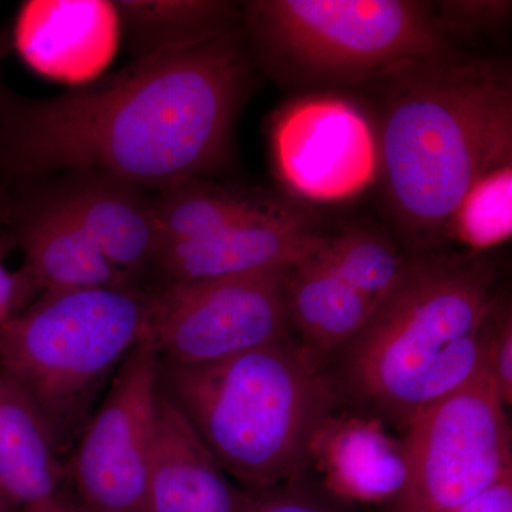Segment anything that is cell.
Here are the masks:
<instances>
[{
    "label": "cell",
    "mask_w": 512,
    "mask_h": 512,
    "mask_svg": "<svg viewBox=\"0 0 512 512\" xmlns=\"http://www.w3.org/2000/svg\"><path fill=\"white\" fill-rule=\"evenodd\" d=\"M484 252L416 254L399 284L340 350V382L377 419L399 427L484 367L495 302Z\"/></svg>",
    "instance_id": "cell-3"
},
{
    "label": "cell",
    "mask_w": 512,
    "mask_h": 512,
    "mask_svg": "<svg viewBox=\"0 0 512 512\" xmlns=\"http://www.w3.org/2000/svg\"><path fill=\"white\" fill-rule=\"evenodd\" d=\"M313 460L330 493L345 500L393 503L406 477L402 444L370 417H329L313 444Z\"/></svg>",
    "instance_id": "cell-15"
},
{
    "label": "cell",
    "mask_w": 512,
    "mask_h": 512,
    "mask_svg": "<svg viewBox=\"0 0 512 512\" xmlns=\"http://www.w3.org/2000/svg\"><path fill=\"white\" fill-rule=\"evenodd\" d=\"M23 512H76V507L64 495L49 501V503L36 505Z\"/></svg>",
    "instance_id": "cell-27"
},
{
    "label": "cell",
    "mask_w": 512,
    "mask_h": 512,
    "mask_svg": "<svg viewBox=\"0 0 512 512\" xmlns=\"http://www.w3.org/2000/svg\"><path fill=\"white\" fill-rule=\"evenodd\" d=\"M376 130L379 177L394 227L417 254L448 239L474 181L512 164V77L460 55L386 77Z\"/></svg>",
    "instance_id": "cell-2"
},
{
    "label": "cell",
    "mask_w": 512,
    "mask_h": 512,
    "mask_svg": "<svg viewBox=\"0 0 512 512\" xmlns=\"http://www.w3.org/2000/svg\"><path fill=\"white\" fill-rule=\"evenodd\" d=\"M512 164L490 168L466 192L450 224V235L471 252H484L510 239Z\"/></svg>",
    "instance_id": "cell-21"
},
{
    "label": "cell",
    "mask_w": 512,
    "mask_h": 512,
    "mask_svg": "<svg viewBox=\"0 0 512 512\" xmlns=\"http://www.w3.org/2000/svg\"><path fill=\"white\" fill-rule=\"evenodd\" d=\"M150 308L144 286L47 292L0 329V373L33 403L60 453L146 336Z\"/></svg>",
    "instance_id": "cell-5"
},
{
    "label": "cell",
    "mask_w": 512,
    "mask_h": 512,
    "mask_svg": "<svg viewBox=\"0 0 512 512\" xmlns=\"http://www.w3.org/2000/svg\"><path fill=\"white\" fill-rule=\"evenodd\" d=\"M76 512H94L92 510H89V508L84 507V505H76Z\"/></svg>",
    "instance_id": "cell-30"
},
{
    "label": "cell",
    "mask_w": 512,
    "mask_h": 512,
    "mask_svg": "<svg viewBox=\"0 0 512 512\" xmlns=\"http://www.w3.org/2000/svg\"><path fill=\"white\" fill-rule=\"evenodd\" d=\"M484 365L505 407L512 403V315L507 302L495 299L485 339Z\"/></svg>",
    "instance_id": "cell-23"
},
{
    "label": "cell",
    "mask_w": 512,
    "mask_h": 512,
    "mask_svg": "<svg viewBox=\"0 0 512 512\" xmlns=\"http://www.w3.org/2000/svg\"><path fill=\"white\" fill-rule=\"evenodd\" d=\"M8 204V202H6ZM13 244L23 251V268L40 295L92 288L143 286L116 268L72 215L49 195L12 208Z\"/></svg>",
    "instance_id": "cell-14"
},
{
    "label": "cell",
    "mask_w": 512,
    "mask_h": 512,
    "mask_svg": "<svg viewBox=\"0 0 512 512\" xmlns=\"http://www.w3.org/2000/svg\"><path fill=\"white\" fill-rule=\"evenodd\" d=\"M20 508L16 507L15 504L10 503L8 498L0 493V512H19Z\"/></svg>",
    "instance_id": "cell-28"
},
{
    "label": "cell",
    "mask_w": 512,
    "mask_h": 512,
    "mask_svg": "<svg viewBox=\"0 0 512 512\" xmlns=\"http://www.w3.org/2000/svg\"><path fill=\"white\" fill-rule=\"evenodd\" d=\"M291 332L313 365L340 352L365 326L375 306L346 284L318 256L292 266L286 285Z\"/></svg>",
    "instance_id": "cell-17"
},
{
    "label": "cell",
    "mask_w": 512,
    "mask_h": 512,
    "mask_svg": "<svg viewBox=\"0 0 512 512\" xmlns=\"http://www.w3.org/2000/svg\"><path fill=\"white\" fill-rule=\"evenodd\" d=\"M160 359L144 336L128 353L73 446L69 474L94 512H144L156 439Z\"/></svg>",
    "instance_id": "cell-9"
},
{
    "label": "cell",
    "mask_w": 512,
    "mask_h": 512,
    "mask_svg": "<svg viewBox=\"0 0 512 512\" xmlns=\"http://www.w3.org/2000/svg\"><path fill=\"white\" fill-rule=\"evenodd\" d=\"M92 238L101 254L138 285L153 275L165 239L153 195L101 171H69L47 192Z\"/></svg>",
    "instance_id": "cell-12"
},
{
    "label": "cell",
    "mask_w": 512,
    "mask_h": 512,
    "mask_svg": "<svg viewBox=\"0 0 512 512\" xmlns=\"http://www.w3.org/2000/svg\"><path fill=\"white\" fill-rule=\"evenodd\" d=\"M316 256L375 308L399 284L409 262L389 237L362 225L325 235Z\"/></svg>",
    "instance_id": "cell-20"
},
{
    "label": "cell",
    "mask_w": 512,
    "mask_h": 512,
    "mask_svg": "<svg viewBox=\"0 0 512 512\" xmlns=\"http://www.w3.org/2000/svg\"><path fill=\"white\" fill-rule=\"evenodd\" d=\"M252 494L232 483L160 384L144 512H242Z\"/></svg>",
    "instance_id": "cell-13"
},
{
    "label": "cell",
    "mask_w": 512,
    "mask_h": 512,
    "mask_svg": "<svg viewBox=\"0 0 512 512\" xmlns=\"http://www.w3.org/2000/svg\"><path fill=\"white\" fill-rule=\"evenodd\" d=\"M158 375L222 470L248 491L301 476L338 399L336 383L293 338L207 365L160 360Z\"/></svg>",
    "instance_id": "cell-4"
},
{
    "label": "cell",
    "mask_w": 512,
    "mask_h": 512,
    "mask_svg": "<svg viewBox=\"0 0 512 512\" xmlns=\"http://www.w3.org/2000/svg\"><path fill=\"white\" fill-rule=\"evenodd\" d=\"M271 148L279 178L306 200H350L379 177L375 128L336 94H311L279 111Z\"/></svg>",
    "instance_id": "cell-10"
},
{
    "label": "cell",
    "mask_w": 512,
    "mask_h": 512,
    "mask_svg": "<svg viewBox=\"0 0 512 512\" xmlns=\"http://www.w3.org/2000/svg\"><path fill=\"white\" fill-rule=\"evenodd\" d=\"M289 481L284 487L254 491L242 512H343L339 505L308 487Z\"/></svg>",
    "instance_id": "cell-24"
},
{
    "label": "cell",
    "mask_w": 512,
    "mask_h": 512,
    "mask_svg": "<svg viewBox=\"0 0 512 512\" xmlns=\"http://www.w3.org/2000/svg\"><path fill=\"white\" fill-rule=\"evenodd\" d=\"M158 225L167 242L207 237L222 229L271 214L286 201L191 178L153 195ZM164 244V245H165Z\"/></svg>",
    "instance_id": "cell-19"
},
{
    "label": "cell",
    "mask_w": 512,
    "mask_h": 512,
    "mask_svg": "<svg viewBox=\"0 0 512 512\" xmlns=\"http://www.w3.org/2000/svg\"><path fill=\"white\" fill-rule=\"evenodd\" d=\"M13 245L9 234L0 235V329L25 311L40 295L26 268L20 266L12 271L6 266L5 256Z\"/></svg>",
    "instance_id": "cell-25"
},
{
    "label": "cell",
    "mask_w": 512,
    "mask_h": 512,
    "mask_svg": "<svg viewBox=\"0 0 512 512\" xmlns=\"http://www.w3.org/2000/svg\"><path fill=\"white\" fill-rule=\"evenodd\" d=\"M251 82L237 33L50 99L0 89V165L22 178L101 171L147 191L202 178L227 163Z\"/></svg>",
    "instance_id": "cell-1"
},
{
    "label": "cell",
    "mask_w": 512,
    "mask_h": 512,
    "mask_svg": "<svg viewBox=\"0 0 512 512\" xmlns=\"http://www.w3.org/2000/svg\"><path fill=\"white\" fill-rule=\"evenodd\" d=\"M62 453L26 394L0 373V493L26 511L63 495Z\"/></svg>",
    "instance_id": "cell-16"
},
{
    "label": "cell",
    "mask_w": 512,
    "mask_h": 512,
    "mask_svg": "<svg viewBox=\"0 0 512 512\" xmlns=\"http://www.w3.org/2000/svg\"><path fill=\"white\" fill-rule=\"evenodd\" d=\"M113 6L134 60L244 30L241 6L224 0H120Z\"/></svg>",
    "instance_id": "cell-18"
},
{
    "label": "cell",
    "mask_w": 512,
    "mask_h": 512,
    "mask_svg": "<svg viewBox=\"0 0 512 512\" xmlns=\"http://www.w3.org/2000/svg\"><path fill=\"white\" fill-rule=\"evenodd\" d=\"M441 512H512V476L470 503Z\"/></svg>",
    "instance_id": "cell-26"
},
{
    "label": "cell",
    "mask_w": 512,
    "mask_h": 512,
    "mask_svg": "<svg viewBox=\"0 0 512 512\" xmlns=\"http://www.w3.org/2000/svg\"><path fill=\"white\" fill-rule=\"evenodd\" d=\"M291 268L151 286L146 338L161 362L207 365L291 339Z\"/></svg>",
    "instance_id": "cell-8"
},
{
    "label": "cell",
    "mask_w": 512,
    "mask_h": 512,
    "mask_svg": "<svg viewBox=\"0 0 512 512\" xmlns=\"http://www.w3.org/2000/svg\"><path fill=\"white\" fill-rule=\"evenodd\" d=\"M437 28L448 40L494 35L510 22V0H444L433 3Z\"/></svg>",
    "instance_id": "cell-22"
},
{
    "label": "cell",
    "mask_w": 512,
    "mask_h": 512,
    "mask_svg": "<svg viewBox=\"0 0 512 512\" xmlns=\"http://www.w3.org/2000/svg\"><path fill=\"white\" fill-rule=\"evenodd\" d=\"M6 42H8V39H6L5 36L0 35V60H2L3 55H5Z\"/></svg>",
    "instance_id": "cell-29"
},
{
    "label": "cell",
    "mask_w": 512,
    "mask_h": 512,
    "mask_svg": "<svg viewBox=\"0 0 512 512\" xmlns=\"http://www.w3.org/2000/svg\"><path fill=\"white\" fill-rule=\"evenodd\" d=\"M242 28L265 72L292 89L382 82L414 64L457 55L414 0H249Z\"/></svg>",
    "instance_id": "cell-6"
},
{
    "label": "cell",
    "mask_w": 512,
    "mask_h": 512,
    "mask_svg": "<svg viewBox=\"0 0 512 512\" xmlns=\"http://www.w3.org/2000/svg\"><path fill=\"white\" fill-rule=\"evenodd\" d=\"M325 235L308 212L286 202L271 214L207 237L167 242L154 269V286L292 268L318 254Z\"/></svg>",
    "instance_id": "cell-11"
},
{
    "label": "cell",
    "mask_w": 512,
    "mask_h": 512,
    "mask_svg": "<svg viewBox=\"0 0 512 512\" xmlns=\"http://www.w3.org/2000/svg\"><path fill=\"white\" fill-rule=\"evenodd\" d=\"M3 208H5V201L0 197V221L3 220Z\"/></svg>",
    "instance_id": "cell-31"
},
{
    "label": "cell",
    "mask_w": 512,
    "mask_h": 512,
    "mask_svg": "<svg viewBox=\"0 0 512 512\" xmlns=\"http://www.w3.org/2000/svg\"><path fill=\"white\" fill-rule=\"evenodd\" d=\"M404 484L392 512H441L512 476L511 431L485 365L403 427Z\"/></svg>",
    "instance_id": "cell-7"
}]
</instances>
